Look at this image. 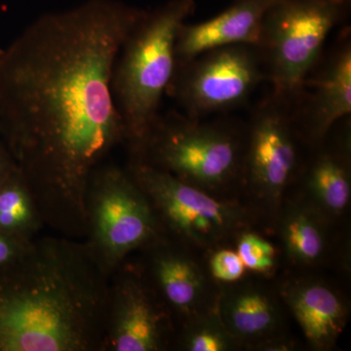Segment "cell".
Listing matches in <instances>:
<instances>
[{
    "label": "cell",
    "mask_w": 351,
    "mask_h": 351,
    "mask_svg": "<svg viewBox=\"0 0 351 351\" xmlns=\"http://www.w3.org/2000/svg\"><path fill=\"white\" fill-rule=\"evenodd\" d=\"M0 212H10L27 219L29 211L24 191L17 186L2 191L0 193Z\"/></svg>",
    "instance_id": "cell-21"
},
{
    "label": "cell",
    "mask_w": 351,
    "mask_h": 351,
    "mask_svg": "<svg viewBox=\"0 0 351 351\" xmlns=\"http://www.w3.org/2000/svg\"><path fill=\"white\" fill-rule=\"evenodd\" d=\"M180 244L156 251L152 274L164 301L184 323L217 306L221 285L210 276L203 255Z\"/></svg>",
    "instance_id": "cell-13"
},
{
    "label": "cell",
    "mask_w": 351,
    "mask_h": 351,
    "mask_svg": "<svg viewBox=\"0 0 351 351\" xmlns=\"http://www.w3.org/2000/svg\"><path fill=\"white\" fill-rule=\"evenodd\" d=\"M165 316L140 283L124 286L120 295L113 348L117 351H156L165 341Z\"/></svg>",
    "instance_id": "cell-17"
},
{
    "label": "cell",
    "mask_w": 351,
    "mask_h": 351,
    "mask_svg": "<svg viewBox=\"0 0 351 351\" xmlns=\"http://www.w3.org/2000/svg\"><path fill=\"white\" fill-rule=\"evenodd\" d=\"M284 306L314 351L334 350L348 324L350 307L334 284L313 274L287 276L276 286Z\"/></svg>",
    "instance_id": "cell-10"
},
{
    "label": "cell",
    "mask_w": 351,
    "mask_h": 351,
    "mask_svg": "<svg viewBox=\"0 0 351 351\" xmlns=\"http://www.w3.org/2000/svg\"><path fill=\"white\" fill-rule=\"evenodd\" d=\"M289 104L272 94L246 129L240 195L269 230L302 166V140Z\"/></svg>",
    "instance_id": "cell-6"
},
{
    "label": "cell",
    "mask_w": 351,
    "mask_h": 351,
    "mask_svg": "<svg viewBox=\"0 0 351 351\" xmlns=\"http://www.w3.org/2000/svg\"><path fill=\"white\" fill-rule=\"evenodd\" d=\"M338 225L299 193H291L279 210L272 230L284 260L306 271L323 267L332 256L339 255L337 250L343 244H337L335 230Z\"/></svg>",
    "instance_id": "cell-14"
},
{
    "label": "cell",
    "mask_w": 351,
    "mask_h": 351,
    "mask_svg": "<svg viewBox=\"0 0 351 351\" xmlns=\"http://www.w3.org/2000/svg\"><path fill=\"white\" fill-rule=\"evenodd\" d=\"M279 1L281 0H237L212 19L195 25L184 23L176 40L177 66L215 48L230 45L258 47L263 18Z\"/></svg>",
    "instance_id": "cell-16"
},
{
    "label": "cell",
    "mask_w": 351,
    "mask_h": 351,
    "mask_svg": "<svg viewBox=\"0 0 351 351\" xmlns=\"http://www.w3.org/2000/svg\"><path fill=\"white\" fill-rule=\"evenodd\" d=\"M195 0H173L143 17L127 36L113 69L112 89L125 138L137 152L157 117L173 77L178 32Z\"/></svg>",
    "instance_id": "cell-3"
},
{
    "label": "cell",
    "mask_w": 351,
    "mask_h": 351,
    "mask_svg": "<svg viewBox=\"0 0 351 351\" xmlns=\"http://www.w3.org/2000/svg\"><path fill=\"white\" fill-rule=\"evenodd\" d=\"M300 350L297 339L289 334L281 335L261 343L254 351H292Z\"/></svg>",
    "instance_id": "cell-22"
},
{
    "label": "cell",
    "mask_w": 351,
    "mask_h": 351,
    "mask_svg": "<svg viewBox=\"0 0 351 351\" xmlns=\"http://www.w3.org/2000/svg\"><path fill=\"white\" fill-rule=\"evenodd\" d=\"M346 1H350V0H346Z\"/></svg>",
    "instance_id": "cell-25"
},
{
    "label": "cell",
    "mask_w": 351,
    "mask_h": 351,
    "mask_svg": "<svg viewBox=\"0 0 351 351\" xmlns=\"http://www.w3.org/2000/svg\"><path fill=\"white\" fill-rule=\"evenodd\" d=\"M233 247L237 252L247 271L252 276L270 279L276 276L280 263L279 246L252 226L240 232L235 237Z\"/></svg>",
    "instance_id": "cell-19"
},
{
    "label": "cell",
    "mask_w": 351,
    "mask_h": 351,
    "mask_svg": "<svg viewBox=\"0 0 351 351\" xmlns=\"http://www.w3.org/2000/svg\"><path fill=\"white\" fill-rule=\"evenodd\" d=\"M304 83L311 85V91L302 108L292 114L302 142L315 149L351 113L350 39H343L317 75Z\"/></svg>",
    "instance_id": "cell-11"
},
{
    "label": "cell",
    "mask_w": 351,
    "mask_h": 351,
    "mask_svg": "<svg viewBox=\"0 0 351 351\" xmlns=\"http://www.w3.org/2000/svg\"><path fill=\"white\" fill-rule=\"evenodd\" d=\"M247 276L219 287L217 309L223 324L242 350H255L261 343L286 330L285 306L277 288Z\"/></svg>",
    "instance_id": "cell-12"
},
{
    "label": "cell",
    "mask_w": 351,
    "mask_h": 351,
    "mask_svg": "<svg viewBox=\"0 0 351 351\" xmlns=\"http://www.w3.org/2000/svg\"><path fill=\"white\" fill-rule=\"evenodd\" d=\"M203 257L210 276L219 285L237 282L249 274L234 247L230 245L210 250Z\"/></svg>",
    "instance_id": "cell-20"
},
{
    "label": "cell",
    "mask_w": 351,
    "mask_h": 351,
    "mask_svg": "<svg viewBox=\"0 0 351 351\" xmlns=\"http://www.w3.org/2000/svg\"><path fill=\"white\" fill-rule=\"evenodd\" d=\"M25 219L19 215L10 213V212H0V226L4 228H13L20 223H24Z\"/></svg>",
    "instance_id": "cell-23"
},
{
    "label": "cell",
    "mask_w": 351,
    "mask_h": 351,
    "mask_svg": "<svg viewBox=\"0 0 351 351\" xmlns=\"http://www.w3.org/2000/svg\"><path fill=\"white\" fill-rule=\"evenodd\" d=\"M12 250H11L10 245L7 243L5 240L0 237V263L5 262L10 258Z\"/></svg>",
    "instance_id": "cell-24"
},
{
    "label": "cell",
    "mask_w": 351,
    "mask_h": 351,
    "mask_svg": "<svg viewBox=\"0 0 351 351\" xmlns=\"http://www.w3.org/2000/svg\"><path fill=\"white\" fill-rule=\"evenodd\" d=\"M96 208L97 232L113 256H121L154 239L157 216L133 177L110 171L101 179Z\"/></svg>",
    "instance_id": "cell-9"
},
{
    "label": "cell",
    "mask_w": 351,
    "mask_h": 351,
    "mask_svg": "<svg viewBox=\"0 0 351 351\" xmlns=\"http://www.w3.org/2000/svg\"><path fill=\"white\" fill-rule=\"evenodd\" d=\"M180 346L186 351L242 350L226 329L217 306L182 323Z\"/></svg>",
    "instance_id": "cell-18"
},
{
    "label": "cell",
    "mask_w": 351,
    "mask_h": 351,
    "mask_svg": "<svg viewBox=\"0 0 351 351\" xmlns=\"http://www.w3.org/2000/svg\"><path fill=\"white\" fill-rule=\"evenodd\" d=\"M313 156L302 164L297 191L335 223L348 214L351 201V147L350 128L315 147Z\"/></svg>",
    "instance_id": "cell-15"
},
{
    "label": "cell",
    "mask_w": 351,
    "mask_h": 351,
    "mask_svg": "<svg viewBox=\"0 0 351 351\" xmlns=\"http://www.w3.org/2000/svg\"><path fill=\"white\" fill-rule=\"evenodd\" d=\"M144 14L93 0L39 18L0 52V119L32 176L63 191L80 189L125 138L113 69Z\"/></svg>",
    "instance_id": "cell-1"
},
{
    "label": "cell",
    "mask_w": 351,
    "mask_h": 351,
    "mask_svg": "<svg viewBox=\"0 0 351 351\" xmlns=\"http://www.w3.org/2000/svg\"><path fill=\"white\" fill-rule=\"evenodd\" d=\"M348 2L281 0L267 11L258 49L274 94L288 101L297 98Z\"/></svg>",
    "instance_id": "cell-7"
},
{
    "label": "cell",
    "mask_w": 351,
    "mask_h": 351,
    "mask_svg": "<svg viewBox=\"0 0 351 351\" xmlns=\"http://www.w3.org/2000/svg\"><path fill=\"white\" fill-rule=\"evenodd\" d=\"M246 130L186 115L157 117L138 161L219 197L240 198ZM243 200V199H242Z\"/></svg>",
    "instance_id": "cell-4"
},
{
    "label": "cell",
    "mask_w": 351,
    "mask_h": 351,
    "mask_svg": "<svg viewBox=\"0 0 351 351\" xmlns=\"http://www.w3.org/2000/svg\"><path fill=\"white\" fill-rule=\"evenodd\" d=\"M32 267L29 282L0 304V348L69 351L86 346L96 298L59 262Z\"/></svg>",
    "instance_id": "cell-2"
},
{
    "label": "cell",
    "mask_w": 351,
    "mask_h": 351,
    "mask_svg": "<svg viewBox=\"0 0 351 351\" xmlns=\"http://www.w3.org/2000/svg\"><path fill=\"white\" fill-rule=\"evenodd\" d=\"M267 78L257 46L215 48L177 66L169 92L191 119L239 107Z\"/></svg>",
    "instance_id": "cell-8"
},
{
    "label": "cell",
    "mask_w": 351,
    "mask_h": 351,
    "mask_svg": "<svg viewBox=\"0 0 351 351\" xmlns=\"http://www.w3.org/2000/svg\"><path fill=\"white\" fill-rule=\"evenodd\" d=\"M133 179L178 240L201 255L233 246L240 232L262 225L257 214L240 198L219 197L169 173L138 161Z\"/></svg>",
    "instance_id": "cell-5"
}]
</instances>
